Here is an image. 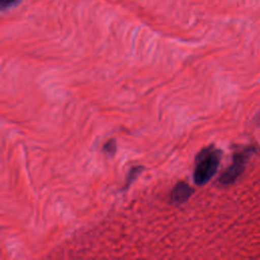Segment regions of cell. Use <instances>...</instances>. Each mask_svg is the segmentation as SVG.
<instances>
[{"label":"cell","instance_id":"8992f818","mask_svg":"<svg viewBox=\"0 0 260 260\" xmlns=\"http://www.w3.org/2000/svg\"><path fill=\"white\" fill-rule=\"evenodd\" d=\"M20 0H0V9L1 11H5L6 9L11 8L12 6L17 5Z\"/></svg>","mask_w":260,"mask_h":260},{"label":"cell","instance_id":"3957f363","mask_svg":"<svg viewBox=\"0 0 260 260\" xmlns=\"http://www.w3.org/2000/svg\"><path fill=\"white\" fill-rule=\"evenodd\" d=\"M193 188H191L186 182L181 181L175 185L170 194L171 202L174 204H182L186 202L193 193Z\"/></svg>","mask_w":260,"mask_h":260},{"label":"cell","instance_id":"277c9868","mask_svg":"<svg viewBox=\"0 0 260 260\" xmlns=\"http://www.w3.org/2000/svg\"><path fill=\"white\" fill-rule=\"evenodd\" d=\"M141 172V168L140 167H134L130 170L129 175L127 176V180H126V185L125 188H128L130 186V184L137 178V176L139 175V173Z\"/></svg>","mask_w":260,"mask_h":260},{"label":"cell","instance_id":"6da1fadb","mask_svg":"<svg viewBox=\"0 0 260 260\" xmlns=\"http://www.w3.org/2000/svg\"><path fill=\"white\" fill-rule=\"evenodd\" d=\"M220 158L221 151L214 145H208L197 153L193 173L194 183L197 186L205 185L210 181L218 169Z\"/></svg>","mask_w":260,"mask_h":260},{"label":"cell","instance_id":"5b68a950","mask_svg":"<svg viewBox=\"0 0 260 260\" xmlns=\"http://www.w3.org/2000/svg\"><path fill=\"white\" fill-rule=\"evenodd\" d=\"M104 150L109 155H113L116 152V141L114 139H110L109 141H107L104 145Z\"/></svg>","mask_w":260,"mask_h":260},{"label":"cell","instance_id":"7a4b0ae2","mask_svg":"<svg viewBox=\"0 0 260 260\" xmlns=\"http://www.w3.org/2000/svg\"><path fill=\"white\" fill-rule=\"evenodd\" d=\"M257 151V147L249 145L240 148L233 155V161L219 177V183L221 185H230L234 183L244 172L248 159Z\"/></svg>","mask_w":260,"mask_h":260}]
</instances>
